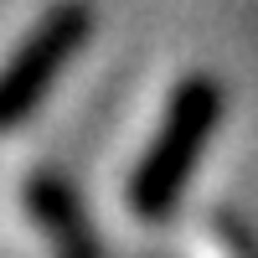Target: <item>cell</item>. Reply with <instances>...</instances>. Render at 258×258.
<instances>
[{
  "instance_id": "6da1fadb",
  "label": "cell",
  "mask_w": 258,
  "mask_h": 258,
  "mask_svg": "<svg viewBox=\"0 0 258 258\" xmlns=\"http://www.w3.org/2000/svg\"><path fill=\"white\" fill-rule=\"evenodd\" d=\"M222 119V88L212 78H186L170 93V109L155 129V145L145 150V160L129 176V207L140 217H165L181 202V191L197 170L212 129Z\"/></svg>"
},
{
  "instance_id": "7a4b0ae2",
  "label": "cell",
  "mask_w": 258,
  "mask_h": 258,
  "mask_svg": "<svg viewBox=\"0 0 258 258\" xmlns=\"http://www.w3.org/2000/svg\"><path fill=\"white\" fill-rule=\"evenodd\" d=\"M88 31H93V11L83 0H62V6H52L41 16V26L0 68V129H16L21 119L36 114V103L47 98L57 73L83 52Z\"/></svg>"
},
{
  "instance_id": "3957f363",
  "label": "cell",
  "mask_w": 258,
  "mask_h": 258,
  "mask_svg": "<svg viewBox=\"0 0 258 258\" xmlns=\"http://www.w3.org/2000/svg\"><path fill=\"white\" fill-rule=\"evenodd\" d=\"M21 197H26L31 217H36L41 232H47V243H52L57 258H103V243H98V232H93V222H88V212H83L78 191L62 181V176L36 170Z\"/></svg>"
},
{
  "instance_id": "277c9868",
  "label": "cell",
  "mask_w": 258,
  "mask_h": 258,
  "mask_svg": "<svg viewBox=\"0 0 258 258\" xmlns=\"http://www.w3.org/2000/svg\"><path fill=\"white\" fill-rule=\"evenodd\" d=\"M222 243L232 248V258H258V248H253V238L243 232V222H232V217H222Z\"/></svg>"
}]
</instances>
